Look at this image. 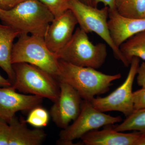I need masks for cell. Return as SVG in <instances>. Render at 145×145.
I'll return each instance as SVG.
<instances>
[{"mask_svg": "<svg viewBox=\"0 0 145 145\" xmlns=\"http://www.w3.org/2000/svg\"><path fill=\"white\" fill-rule=\"evenodd\" d=\"M137 82L138 86L145 88V62L139 65L137 71Z\"/></svg>", "mask_w": 145, "mask_h": 145, "instance_id": "603a6c76", "label": "cell"}, {"mask_svg": "<svg viewBox=\"0 0 145 145\" xmlns=\"http://www.w3.org/2000/svg\"><path fill=\"white\" fill-rule=\"evenodd\" d=\"M12 85V83L10 80L5 79L0 74V87H9Z\"/></svg>", "mask_w": 145, "mask_h": 145, "instance_id": "484cf974", "label": "cell"}, {"mask_svg": "<svg viewBox=\"0 0 145 145\" xmlns=\"http://www.w3.org/2000/svg\"><path fill=\"white\" fill-rule=\"evenodd\" d=\"M9 134V124L0 119V145H8Z\"/></svg>", "mask_w": 145, "mask_h": 145, "instance_id": "7402d4cb", "label": "cell"}, {"mask_svg": "<svg viewBox=\"0 0 145 145\" xmlns=\"http://www.w3.org/2000/svg\"><path fill=\"white\" fill-rule=\"evenodd\" d=\"M143 18H145V13H144V17H143Z\"/></svg>", "mask_w": 145, "mask_h": 145, "instance_id": "f546056e", "label": "cell"}, {"mask_svg": "<svg viewBox=\"0 0 145 145\" xmlns=\"http://www.w3.org/2000/svg\"><path fill=\"white\" fill-rule=\"evenodd\" d=\"M50 115L46 109L39 106L29 111L25 122L36 128H42L48 124Z\"/></svg>", "mask_w": 145, "mask_h": 145, "instance_id": "d6986e66", "label": "cell"}, {"mask_svg": "<svg viewBox=\"0 0 145 145\" xmlns=\"http://www.w3.org/2000/svg\"><path fill=\"white\" fill-rule=\"evenodd\" d=\"M70 9L78 21L80 28L87 34L96 33L110 48L115 58L126 67L130 65L120 48L116 46L110 36L108 26L109 8L99 9L88 5L80 0H70Z\"/></svg>", "mask_w": 145, "mask_h": 145, "instance_id": "8992f818", "label": "cell"}, {"mask_svg": "<svg viewBox=\"0 0 145 145\" xmlns=\"http://www.w3.org/2000/svg\"><path fill=\"white\" fill-rule=\"evenodd\" d=\"M9 134L8 145H40L46 137L42 128L29 129L25 121L14 116L8 123Z\"/></svg>", "mask_w": 145, "mask_h": 145, "instance_id": "5bb4252c", "label": "cell"}, {"mask_svg": "<svg viewBox=\"0 0 145 145\" xmlns=\"http://www.w3.org/2000/svg\"><path fill=\"white\" fill-rule=\"evenodd\" d=\"M2 10V8L1 7V5H0V16H1V13Z\"/></svg>", "mask_w": 145, "mask_h": 145, "instance_id": "f1b7e54d", "label": "cell"}, {"mask_svg": "<svg viewBox=\"0 0 145 145\" xmlns=\"http://www.w3.org/2000/svg\"><path fill=\"white\" fill-rule=\"evenodd\" d=\"M113 129L120 132L137 131L145 133V108L134 110L121 123Z\"/></svg>", "mask_w": 145, "mask_h": 145, "instance_id": "ac0fdd59", "label": "cell"}, {"mask_svg": "<svg viewBox=\"0 0 145 145\" xmlns=\"http://www.w3.org/2000/svg\"><path fill=\"white\" fill-rule=\"evenodd\" d=\"M119 48L130 64L134 57L145 61V30L127 40L120 46Z\"/></svg>", "mask_w": 145, "mask_h": 145, "instance_id": "2e32d148", "label": "cell"}, {"mask_svg": "<svg viewBox=\"0 0 145 145\" xmlns=\"http://www.w3.org/2000/svg\"><path fill=\"white\" fill-rule=\"evenodd\" d=\"M140 62V59L133 57L128 74L123 83L107 96L93 98L90 101L92 105L102 112H120L126 117L132 114L134 111L133 86Z\"/></svg>", "mask_w": 145, "mask_h": 145, "instance_id": "ba28073f", "label": "cell"}, {"mask_svg": "<svg viewBox=\"0 0 145 145\" xmlns=\"http://www.w3.org/2000/svg\"><path fill=\"white\" fill-rule=\"evenodd\" d=\"M27 0H0V5L3 9L8 10Z\"/></svg>", "mask_w": 145, "mask_h": 145, "instance_id": "cb8c5ba5", "label": "cell"}, {"mask_svg": "<svg viewBox=\"0 0 145 145\" xmlns=\"http://www.w3.org/2000/svg\"><path fill=\"white\" fill-rule=\"evenodd\" d=\"M121 77V73L108 75L93 68L78 66L59 59L56 79L71 86L84 100L91 101L97 95L108 91L112 82Z\"/></svg>", "mask_w": 145, "mask_h": 145, "instance_id": "6da1fadb", "label": "cell"}, {"mask_svg": "<svg viewBox=\"0 0 145 145\" xmlns=\"http://www.w3.org/2000/svg\"><path fill=\"white\" fill-rule=\"evenodd\" d=\"M82 2L88 5L91 6L95 7L94 5V1L95 0H80Z\"/></svg>", "mask_w": 145, "mask_h": 145, "instance_id": "83f0119b", "label": "cell"}, {"mask_svg": "<svg viewBox=\"0 0 145 145\" xmlns=\"http://www.w3.org/2000/svg\"><path fill=\"white\" fill-rule=\"evenodd\" d=\"M133 101L134 110L145 108V88L133 91Z\"/></svg>", "mask_w": 145, "mask_h": 145, "instance_id": "44dd1931", "label": "cell"}, {"mask_svg": "<svg viewBox=\"0 0 145 145\" xmlns=\"http://www.w3.org/2000/svg\"><path fill=\"white\" fill-rule=\"evenodd\" d=\"M43 98L18 93L11 87H0V119L9 123L16 112L29 111L41 106Z\"/></svg>", "mask_w": 145, "mask_h": 145, "instance_id": "30bf717a", "label": "cell"}, {"mask_svg": "<svg viewBox=\"0 0 145 145\" xmlns=\"http://www.w3.org/2000/svg\"><path fill=\"white\" fill-rule=\"evenodd\" d=\"M78 21L70 9L54 18L50 24L44 37L47 46L56 54L67 44L75 31Z\"/></svg>", "mask_w": 145, "mask_h": 145, "instance_id": "8fae6325", "label": "cell"}, {"mask_svg": "<svg viewBox=\"0 0 145 145\" xmlns=\"http://www.w3.org/2000/svg\"><path fill=\"white\" fill-rule=\"evenodd\" d=\"M121 121V117H113L105 114L95 108L90 101L84 100L78 117L71 125L61 131L57 144L73 145L74 140L81 138L87 133Z\"/></svg>", "mask_w": 145, "mask_h": 145, "instance_id": "52a82bcc", "label": "cell"}, {"mask_svg": "<svg viewBox=\"0 0 145 145\" xmlns=\"http://www.w3.org/2000/svg\"><path fill=\"white\" fill-rule=\"evenodd\" d=\"M14 44L11 53L12 65L26 63L36 66L57 78L59 71V59L47 46L44 38L20 34Z\"/></svg>", "mask_w": 145, "mask_h": 145, "instance_id": "3957f363", "label": "cell"}, {"mask_svg": "<svg viewBox=\"0 0 145 145\" xmlns=\"http://www.w3.org/2000/svg\"><path fill=\"white\" fill-rule=\"evenodd\" d=\"M115 8L123 17L143 18L145 13V0H115Z\"/></svg>", "mask_w": 145, "mask_h": 145, "instance_id": "e0dca14e", "label": "cell"}, {"mask_svg": "<svg viewBox=\"0 0 145 145\" xmlns=\"http://www.w3.org/2000/svg\"><path fill=\"white\" fill-rule=\"evenodd\" d=\"M20 33L9 25L0 24V67L8 75L13 84L15 75L11 62L13 42Z\"/></svg>", "mask_w": 145, "mask_h": 145, "instance_id": "9a60e30c", "label": "cell"}, {"mask_svg": "<svg viewBox=\"0 0 145 145\" xmlns=\"http://www.w3.org/2000/svg\"><path fill=\"white\" fill-rule=\"evenodd\" d=\"M59 82V94L50 108L49 113L56 125L63 129L78 117L83 101L71 86L64 82Z\"/></svg>", "mask_w": 145, "mask_h": 145, "instance_id": "9c48e42d", "label": "cell"}, {"mask_svg": "<svg viewBox=\"0 0 145 145\" xmlns=\"http://www.w3.org/2000/svg\"><path fill=\"white\" fill-rule=\"evenodd\" d=\"M115 1V0H95L94 5L97 7L99 3H102L105 7H107L110 9H116Z\"/></svg>", "mask_w": 145, "mask_h": 145, "instance_id": "d4e9b609", "label": "cell"}, {"mask_svg": "<svg viewBox=\"0 0 145 145\" xmlns=\"http://www.w3.org/2000/svg\"><path fill=\"white\" fill-rule=\"evenodd\" d=\"M142 133H123L112 129L93 130L81 137L86 145H136Z\"/></svg>", "mask_w": 145, "mask_h": 145, "instance_id": "4fadbf2b", "label": "cell"}, {"mask_svg": "<svg viewBox=\"0 0 145 145\" xmlns=\"http://www.w3.org/2000/svg\"><path fill=\"white\" fill-rule=\"evenodd\" d=\"M54 16L38 0H27L13 8L2 9L0 20L20 32L44 38Z\"/></svg>", "mask_w": 145, "mask_h": 145, "instance_id": "7a4b0ae2", "label": "cell"}, {"mask_svg": "<svg viewBox=\"0 0 145 145\" xmlns=\"http://www.w3.org/2000/svg\"><path fill=\"white\" fill-rule=\"evenodd\" d=\"M87 34L80 27L76 29L69 41L56 54L59 59L78 66L101 67L107 56L106 45L93 44Z\"/></svg>", "mask_w": 145, "mask_h": 145, "instance_id": "5b68a950", "label": "cell"}, {"mask_svg": "<svg viewBox=\"0 0 145 145\" xmlns=\"http://www.w3.org/2000/svg\"><path fill=\"white\" fill-rule=\"evenodd\" d=\"M15 79L11 87L24 94L49 99L54 103L60 93L59 84L56 78L36 66L19 63L13 64Z\"/></svg>", "mask_w": 145, "mask_h": 145, "instance_id": "277c9868", "label": "cell"}, {"mask_svg": "<svg viewBox=\"0 0 145 145\" xmlns=\"http://www.w3.org/2000/svg\"><path fill=\"white\" fill-rule=\"evenodd\" d=\"M136 145H145V133H142L137 140Z\"/></svg>", "mask_w": 145, "mask_h": 145, "instance_id": "4316f807", "label": "cell"}, {"mask_svg": "<svg viewBox=\"0 0 145 145\" xmlns=\"http://www.w3.org/2000/svg\"><path fill=\"white\" fill-rule=\"evenodd\" d=\"M48 8L54 18L70 9V0H38Z\"/></svg>", "mask_w": 145, "mask_h": 145, "instance_id": "ffe728a7", "label": "cell"}, {"mask_svg": "<svg viewBox=\"0 0 145 145\" xmlns=\"http://www.w3.org/2000/svg\"><path fill=\"white\" fill-rule=\"evenodd\" d=\"M108 26L114 44L118 48L137 33L145 30V18L123 17L116 9L109 8Z\"/></svg>", "mask_w": 145, "mask_h": 145, "instance_id": "7c38bea8", "label": "cell"}]
</instances>
